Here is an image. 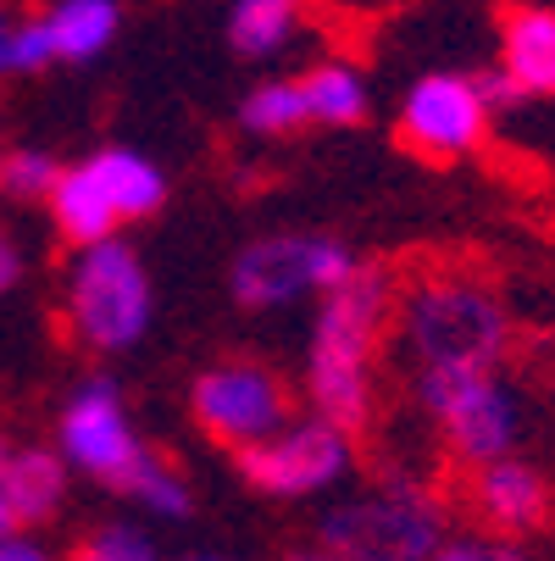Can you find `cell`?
Here are the masks:
<instances>
[{
    "label": "cell",
    "mask_w": 555,
    "mask_h": 561,
    "mask_svg": "<svg viewBox=\"0 0 555 561\" xmlns=\"http://www.w3.org/2000/svg\"><path fill=\"white\" fill-rule=\"evenodd\" d=\"M389 323H394V278L389 267H372V262H361L316 306L311 351H305L311 417L334 423L350 439L372 417V351Z\"/></svg>",
    "instance_id": "1"
},
{
    "label": "cell",
    "mask_w": 555,
    "mask_h": 561,
    "mask_svg": "<svg viewBox=\"0 0 555 561\" xmlns=\"http://www.w3.org/2000/svg\"><path fill=\"white\" fill-rule=\"evenodd\" d=\"M401 345L417 378L433 373H495L511 351V317L478 278H423L401 311Z\"/></svg>",
    "instance_id": "2"
},
{
    "label": "cell",
    "mask_w": 555,
    "mask_h": 561,
    "mask_svg": "<svg viewBox=\"0 0 555 561\" xmlns=\"http://www.w3.org/2000/svg\"><path fill=\"white\" fill-rule=\"evenodd\" d=\"M444 545V512L412 478H383L378 490L323 517V550L339 561H428Z\"/></svg>",
    "instance_id": "3"
},
{
    "label": "cell",
    "mask_w": 555,
    "mask_h": 561,
    "mask_svg": "<svg viewBox=\"0 0 555 561\" xmlns=\"http://www.w3.org/2000/svg\"><path fill=\"white\" fill-rule=\"evenodd\" d=\"M67 323L101 356H117L144 340L150 329V278L134 245L106 239V245L78 251L67 267Z\"/></svg>",
    "instance_id": "4"
},
{
    "label": "cell",
    "mask_w": 555,
    "mask_h": 561,
    "mask_svg": "<svg viewBox=\"0 0 555 561\" xmlns=\"http://www.w3.org/2000/svg\"><path fill=\"white\" fill-rule=\"evenodd\" d=\"M356 251L334 233H262L233 256V300L267 311L300 295H328L356 273Z\"/></svg>",
    "instance_id": "5"
},
{
    "label": "cell",
    "mask_w": 555,
    "mask_h": 561,
    "mask_svg": "<svg viewBox=\"0 0 555 561\" xmlns=\"http://www.w3.org/2000/svg\"><path fill=\"white\" fill-rule=\"evenodd\" d=\"M417 394L444 428L450 456H461L466 467L506 461L522 439V407L495 373H433L417 378Z\"/></svg>",
    "instance_id": "6"
},
{
    "label": "cell",
    "mask_w": 555,
    "mask_h": 561,
    "mask_svg": "<svg viewBox=\"0 0 555 561\" xmlns=\"http://www.w3.org/2000/svg\"><path fill=\"white\" fill-rule=\"evenodd\" d=\"M289 407H294L289 383L273 367H262V362H217L189 389L195 423L217 445H228L233 456L273 439L278 428H289Z\"/></svg>",
    "instance_id": "7"
},
{
    "label": "cell",
    "mask_w": 555,
    "mask_h": 561,
    "mask_svg": "<svg viewBox=\"0 0 555 561\" xmlns=\"http://www.w3.org/2000/svg\"><path fill=\"white\" fill-rule=\"evenodd\" d=\"M56 456L95 478V484H112L123 495V484L134 478V467L150 456L128 423V407H123V389L112 378H84L67 407H61V423H56Z\"/></svg>",
    "instance_id": "8"
},
{
    "label": "cell",
    "mask_w": 555,
    "mask_h": 561,
    "mask_svg": "<svg viewBox=\"0 0 555 561\" xmlns=\"http://www.w3.org/2000/svg\"><path fill=\"white\" fill-rule=\"evenodd\" d=\"M350 456H356L350 434H339L323 417H300V423L278 428L273 439L240 450L233 461H240L251 490H262L273 501H300V495H316V490L339 484V478L350 472Z\"/></svg>",
    "instance_id": "9"
},
{
    "label": "cell",
    "mask_w": 555,
    "mask_h": 561,
    "mask_svg": "<svg viewBox=\"0 0 555 561\" xmlns=\"http://www.w3.org/2000/svg\"><path fill=\"white\" fill-rule=\"evenodd\" d=\"M401 134L412 150L433 156V162H455L472 156L489 134V106L478 95V78L466 72H428L406 90L401 106Z\"/></svg>",
    "instance_id": "10"
},
{
    "label": "cell",
    "mask_w": 555,
    "mask_h": 561,
    "mask_svg": "<svg viewBox=\"0 0 555 561\" xmlns=\"http://www.w3.org/2000/svg\"><path fill=\"white\" fill-rule=\"evenodd\" d=\"M472 512H478L495 534H533L550 517V484L539 467L506 456L472 472Z\"/></svg>",
    "instance_id": "11"
},
{
    "label": "cell",
    "mask_w": 555,
    "mask_h": 561,
    "mask_svg": "<svg viewBox=\"0 0 555 561\" xmlns=\"http://www.w3.org/2000/svg\"><path fill=\"white\" fill-rule=\"evenodd\" d=\"M0 484H7V501H12L18 528L45 523V517H56V506L67 495V461L56 450H45V445H12V439H0Z\"/></svg>",
    "instance_id": "12"
},
{
    "label": "cell",
    "mask_w": 555,
    "mask_h": 561,
    "mask_svg": "<svg viewBox=\"0 0 555 561\" xmlns=\"http://www.w3.org/2000/svg\"><path fill=\"white\" fill-rule=\"evenodd\" d=\"M500 72L522 95H555V12L517 7L500 23Z\"/></svg>",
    "instance_id": "13"
},
{
    "label": "cell",
    "mask_w": 555,
    "mask_h": 561,
    "mask_svg": "<svg viewBox=\"0 0 555 561\" xmlns=\"http://www.w3.org/2000/svg\"><path fill=\"white\" fill-rule=\"evenodd\" d=\"M50 217H56V228H61V239L67 245H78V251H90V245H106V239H117V211L106 206V195H101V184H95V173H90V162H72V168H61V179H56V190H50Z\"/></svg>",
    "instance_id": "14"
},
{
    "label": "cell",
    "mask_w": 555,
    "mask_h": 561,
    "mask_svg": "<svg viewBox=\"0 0 555 561\" xmlns=\"http://www.w3.org/2000/svg\"><path fill=\"white\" fill-rule=\"evenodd\" d=\"M84 162H90V173H95V184H101L106 206L117 211V222L150 217L155 206L167 201V179H162V168H155V162H144L139 150H123V145H112V150H95V156H84Z\"/></svg>",
    "instance_id": "15"
},
{
    "label": "cell",
    "mask_w": 555,
    "mask_h": 561,
    "mask_svg": "<svg viewBox=\"0 0 555 561\" xmlns=\"http://www.w3.org/2000/svg\"><path fill=\"white\" fill-rule=\"evenodd\" d=\"M39 23L50 34L56 61H95L117 39L123 7H117V0H56Z\"/></svg>",
    "instance_id": "16"
},
{
    "label": "cell",
    "mask_w": 555,
    "mask_h": 561,
    "mask_svg": "<svg viewBox=\"0 0 555 561\" xmlns=\"http://www.w3.org/2000/svg\"><path fill=\"white\" fill-rule=\"evenodd\" d=\"M305 95V123H328V128H350L367 117V78L350 61H323L300 78Z\"/></svg>",
    "instance_id": "17"
},
{
    "label": "cell",
    "mask_w": 555,
    "mask_h": 561,
    "mask_svg": "<svg viewBox=\"0 0 555 561\" xmlns=\"http://www.w3.org/2000/svg\"><path fill=\"white\" fill-rule=\"evenodd\" d=\"M300 12H305V0H233L228 45L251 61H262V56L289 45V34L300 28Z\"/></svg>",
    "instance_id": "18"
},
{
    "label": "cell",
    "mask_w": 555,
    "mask_h": 561,
    "mask_svg": "<svg viewBox=\"0 0 555 561\" xmlns=\"http://www.w3.org/2000/svg\"><path fill=\"white\" fill-rule=\"evenodd\" d=\"M123 495L128 501H139L144 512H155V517H189V484H184V472L167 461V456H144L139 467H134V478L123 484Z\"/></svg>",
    "instance_id": "19"
},
{
    "label": "cell",
    "mask_w": 555,
    "mask_h": 561,
    "mask_svg": "<svg viewBox=\"0 0 555 561\" xmlns=\"http://www.w3.org/2000/svg\"><path fill=\"white\" fill-rule=\"evenodd\" d=\"M240 123L251 134H294L305 123V95H300V78H267L256 84L240 106Z\"/></svg>",
    "instance_id": "20"
},
{
    "label": "cell",
    "mask_w": 555,
    "mask_h": 561,
    "mask_svg": "<svg viewBox=\"0 0 555 561\" xmlns=\"http://www.w3.org/2000/svg\"><path fill=\"white\" fill-rule=\"evenodd\" d=\"M56 179H61V162L39 145H18L0 162V195H12V201H50Z\"/></svg>",
    "instance_id": "21"
},
{
    "label": "cell",
    "mask_w": 555,
    "mask_h": 561,
    "mask_svg": "<svg viewBox=\"0 0 555 561\" xmlns=\"http://www.w3.org/2000/svg\"><path fill=\"white\" fill-rule=\"evenodd\" d=\"M72 561H155V545L134 523H106V528H95L84 545H78Z\"/></svg>",
    "instance_id": "22"
},
{
    "label": "cell",
    "mask_w": 555,
    "mask_h": 561,
    "mask_svg": "<svg viewBox=\"0 0 555 561\" xmlns=\"http://www.w3.org/2000/svg\"><path fill=\"white\" fill-rule=\"evenodd\" d=\"M50 61H56V50H50V34H45L39 18L23 23V28H12V72H39Z\"/></svg>",
    "instance_id": "23"
},
{
    "label": "cell",
    "mask_w": 555,
    "mask_h": 561,
    "mask_svg": "<svg viewBox=\"0 0 555 561\" xmlns=\"http://www.w3.org/2000/svg\"><path fill=\"white\" fill-rule=\"evenodd\" d=\"M428 561H522V550L489 545V539H444Z\"/></svg>",
    "instance_id": "24"
},
{
    "label": "cell",
    "mask_w": 555,
    "mask_h": 561,
    "mask_svg": "<svg viewBox=\"0 0 555 561\" xmlns=\"http://www.w3.org/2000/svg\"><path fill=\"white\" fill-rule=\"evenodd\" d=\"M472 78H478V95H484V106L489 112H506V106H522L528 95L511 84V78L500 72V67H489V72H472Z\"/></svg>",
    "instance_id": "25"
},
{
    "label": "cell",
    "mask_w": 555,
    "mask_h": 561,
    "mask_svg": "<svg viewBox=\"0 0 555 561\" xmlns=\"http://www.w3.org/2000/svg\"><path fill=\"white\" fill-rule=\"evenodd\" d=\"M18 278H23V251L12 245V233L0 228V295H7Z\"/></svg>",
    "instance_id": "26"
},
{
    "label": "cell",
    "mask_w": 555,
    "mask_h": 561,
    "mask_svg": "<svg viewBox=\"0 0 555 561\" xmlns=\"http://www.w3.org/2000/svg\"><path fill=\"white\" fill-rule=\"evenodd\" d=\"M0 561H50L39 545H28L23 534H12V539H0Z\"/></svg>",
    "instance_id": "27"
},
{
    "label": "cell",
    "mask_w": 555,
    "mask_h": 561,
    "mask_svg": "<svg viewBox=\"0 0 555 561\" xmlns=\"http://www.w3.org/2000/svg\"><path fill=\"white\" fill-rule=\"evenodd\" d=\"M0 72H12V23L0 12Z\"/></svg>",
    "instance_id": "28"
},
{
    "label": "cell",
    "mask_w": 555,
    "mask_h": 561,
    "mask_svg": "<svg viewBox=\"0 0 555 561\" xmlns=\"http://www.w3.org/2000/svg\"><path fill=\"white\" fill-rule=\"evenodd\" d=\"M18 534V517H12V501H7V484H0V539Z\"/></svg>",
    "instance_id": "29"
},
{
    "label": "cell",
    "mask_w": 555,
    "mask_h": 561,
    "mask_svg": "<svg viewBox=\"0 0 555 561\" xmlns=\"http://www.w3.org/2000/svg\"><path fill=\"white\" fill-rule=\"evenodd\" d=\"M289 561H339V556H328V550H294Z\"/></svg>",
    "instance_id": "30"
},
{
    "label": "cell",
    "mask_w": 555,
    "mask_h": 561,
    "mask_svg": "<svg viewBox=\"0 0 555 561\" xmlns=\"http://www.w3.org/2000/svg\"><path fill=\"white\" fill-rule=\"evenodd\" d=\"M184 561H222V556H184Z\"/></svg>",
    "instance_id": "31"
},
{
    "label": "cell",
    "mask_w": 555,
    "mask_h": 561,
    "mask_svg": "<svg viewBox=\"0 0 555 561\" xmlns=\"http://www.w3.org/2000/svg\"><path fill=\"white\" fill-rule=\"evenodd\" d=\"M0 162H7V139H0Z\"/></svg>",
    "instance_id": "32"
}]
</instances>
